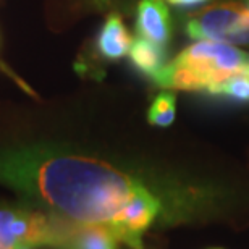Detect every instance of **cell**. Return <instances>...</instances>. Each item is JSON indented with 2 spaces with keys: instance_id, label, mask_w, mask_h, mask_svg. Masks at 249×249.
I'll return each instance as SVG.
<instances>
[{
  "instance_id": "obj_1",
  "label": "cell",
  "mask_w": 249,
  "mask_h": 249,
  "mask_svg": "<svg viewBox=\"0 0 249 249\" xmlns=\"http://www.w3.org/2000/svg\"><path fill=\"white\" fill-rule=\"evenodd\" d=\"M0 185L55 215L107 228L131 249H142V235L162 209L131 173L97 157L44 146L0 149Z\"/></svg>"
},
{
  "instance_id": "obj_2",
  "label": "cell",
  "mask_w": 249,
  "mask_h": 249,
  "mask_svg": "<svg viewBox=\"0 0 249 249\" xmlns=\"http://www.w3.org/2000/svg\"><path fill=\"white\" fill-rule=\"evenodd\" d=\"M123 243L107 228L84 225L47 211L0 209V249H118Z\"/></svg>"
},
{
  "instance_id": "obj_3",
  "label": "cell",
  "mask_w": 249,
  "mask_h": 249,
  "mask_svg": "<svg viewBox=\"0 0 249 249\" xmlns=\"http://www.w3.org/2000/svg\"><path fill=\"white\" fill-rule=\"evenodd\" d=\"M249 63V53L236 46L196 41L167 63L152 79L165 89L204 91L225 81Z\"/></svg>"
},
{
  "instance_id": "obj_4",
  "label": "cell",
  "mask_w": 249,
  "mask_h": 249,
  "mask_svg": "<svg viewBox=\"0 0 249 249\" xmlns=\"http://www.w3.org/2000/svg\"><path fill=\"white\" fill-rule=\"evenodd\" d=\"M185 29L196 41L249 46V10L236 0L209 5L188 15Z\"/></svg>"
},
{
  "instance_id": "obj_5",
  "label": "cell",
  "mask_w": 249,
  "mask_h": 249,
  "mask_svg": "<svg viewBox=\"0 0 249 249\" xmlns=\"http://www.w3.org/2000/svg\"><path fill=\"white\" fill-rule=\"evenodd\" d=\"M138 36L165 47L172 36L168 7L163 0H141L136 10Z\"/></svg>"
},
{
  "instance_id": "obj_6",
  "label": "cell",
  "mask_w": 249,
  "mask_h": 249,
  "mask_svg": "<svg viewBox=\"0 0 249 249\" xmlns=\"http://www.w3.org/2000/svg\"><path fill=\"white\" fill-rule=\"evenodd\" d=\"M134 39L124 26L122 17L110 15L102 24L97 36V51L106 60H120L131 51Z\"/></svg>"
},
{
  "instance_id": "obj_7",
  "label": "cell",
  "mask_w": 249,
  "mask_h": 249,
  "mask_svg": "<svg viewBox=\"0 0 249 249\" xmlns=\"http://www.w3.org/2000/svg\"><path fill=\"white\" fill-rule=\"evenodd\" d=\"M128 55L134 67L149 78H154L167 65L165 47H160L139 36L133 41L131 51H129Z\"/></svg>"
},
{
  "instance_id": "obj_8",
  "label": "cell",
  "mask_w": 249,
  "mask_h": 249,
  "mask_svg": "<svg viewBox=\"0 0 249 249\" xmlns=\"http://www.w3.org/2000/svg\"><path fill=\"white\" fill-rule=\"evenodd\" d=\"M207 94L228 97L238 102H249V63L246 67H243L240 71L227 78L225 81L211 88Z\"/></svg>"
},
{
  "instance_id": "obj_9",
  "label": "cell",
  "mask_w": 249,
  "mask_h": 249,
  "mask_svg": "<svg viewBox=\"0 0 249 249\" xmlns=\"http://www.w3.org/2000/svg\"><path fill=\"white\" fill-rule=\"evenodd\" d=\"M177 115V97L172 92H160L152 101L147 110V122L154 126H170Z\"/></svg>"
},
{
  "instance_id": "obj_10",
  "label": "cell",
  "mask_w": 249,
  "mask_h": 249,
  "mask_svg": "<svg viewBox=\"0 0 249 249\" xmlns=\"http://www.w3.org/2000/svg\"><path fill=\"white\" fill-rule=\"evenodd\" d=\"M172 5H177V7H194V5L209 2V0H168Z\"/></svg>"
},
{
  "instance_id": "obj_11",
  "label": "cell",
  "mask_w": 249,
  "mask_h": 249,
  "mask_svg": "<svg viewBox=\"0 0 249 249\" xmlns=\"http://www.w3.org/2000/svg\"><path fill=\"white\" fill-rule=\"evenodd\" d=\"M243 3H245L246 7H248V10H249V0H245V2H243Z\"/></svg>"
}]
</instances>
